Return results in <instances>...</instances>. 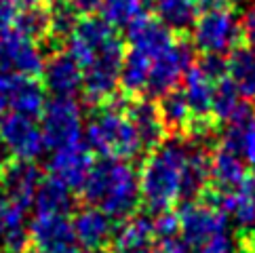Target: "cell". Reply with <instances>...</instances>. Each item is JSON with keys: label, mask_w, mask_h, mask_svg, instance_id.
Returning a JSON list of instances; mask_svg holds the SVG:
<instances>
[{"label": "cell", "mask_w": 255, "mask_h": 253, "mask_svg": "<svg viewBox=\"0 0 255 253\" xmlns=\"http://www.w3.org/2000/svg\"><path fill=\"white\" fill-rule=\"evenodd\" d=\"M190 154V143L171 137L154 146L139 173V198L152 213L169 211L181 201L184 169Z\"/></svg>", "instance_id": "cell-1"}, {"label": "cell", "mask_w": 255, "mask_h": 253, "mask_svg": "<svg viewBox=\"0 0 255 253\" xmlns=\"http://www.w3.org/2000/svg\"><path fill=\"white\" fill-rule=\"evenodd\" d=\"M83 196L91 207H97L112 220H127L137 209L139 175L129 160L104 156L93 162L83 184Z\"/></svg>", "instance_id": "cell-2"}, {"label": "cell", "mask_w": 255, "mask_h": 253, "mask_svg": "<svg viewBox=\"0 0 255 253\" xmlns=\"http://www.w3.org/2000/svg\"><path fill=\"white\" fill-rule=\"evenodd\" d=\"M83 135L87 139V146L99 152L102 156L131 160L143 152L137 133H135L131 121L127 119L125 108L110 99L93 112Z\"/></svg>", "instance_id": "cell-3"}, {"label": "cell", "mask_w": 255, "mask_h": 253, "mask_svg": "<svg viewBox=\"0 0 255 253\" xmlns=\"http://www.w3.org/2000/svg\"><path fill=\"white\" fill-rule=\"evenodd\" d=\"M125 57V44L116 32L102 44L93 47L80 57L78 66L83 68V91L91 104H104L112 99L118 89L121 66Z\"/></svg>", "instance_id": "cell-4"}, {"label": "cell", "mask_w": 255, "mask_h": 253, "mask_svg": "<svg viewBox=\"0 0 255 253\" xmlns=\"http://www.w3.org/2000/svg\"><path fill=\"white\" fill-rule=\"evenodd\" d=\"M241 36V19L220 4L207 6L192 23L194 47L205 55H226L239 44Z\"/></svg>", "instance_id": "cell-5"}, {"label": "cell", "mask_w": 255, "mask_h": 253, "mask_svg": "<svg viewBox=\"0 0 255 253\" xmlns=\"http://www.w3.org/2000/svg\"><path fill=\"white\" fill-rule=\"evenodd\" d=\"M42 139L44 146L57 150L83 141V112L74 97H55L44 102L42 108Z\"/></svg>", "instance_id": "cell-6"}, {"label": "cell", "mask_w": 255, "mask_h": 253, "mask_svg": "<svg viewBox=\"0 0 255 253\" xmlns=\"http://www.w3.org/2000/svg\"><path fill=\"white\" fill-rule=\"evenodd\" d=\"M194 51L184 40H173L169 47L158 53L150 63V76L145 85V93L152 97H160L179 85L186 72L192 68Z\"/></svg>", "instance_id": "cell-7"}, {"label": "cell", "mask_w": 255, "mask_h": 253, "mask_svg": "<svg viewBox=\"0 0 255 253\" xmlns=\"http://www.w3.org/2000/svg\"><path fill=\"white\" fill-rule=\"evenodd\" d=\"M0 143L19 160H34L44 152L40 125L32 116L11 112L0 121Z\"/></svg>", "instance_id": "cell-8"}, {"label": "cell", "mask_w": 255, "mask_h": 253, "mask_svg": "<svg viewBox=\"0 0 255 253\" xmlns=\"http://www.w3.org/2000/svg\"><path fill=\"white\" fill-rule=\"evenodd\" d=\"M224 230H230V224L217 205L188 201L177 213V232L190 247H198L200 243Z\"/></svg>", "instance_id": "cell-9"}, {"label": "cell", "mask_w": 255, "mask_h": 253, "mask_svg": "<svg viewBox=\"0 0 255 253\" xmlns=\"http://www.w3.org/2000/svg\"><path fill=\"white\" fill-rule=\"evenodd\" d=\"M44 66V55L34 40L25 38L17 30L0 34V70L17 76H38Z\"/></svg>", "instance_id": "cell-10"}, {"label": "cell", "mask_w": 255, "mask_h": 253, "mask_svg": "<svg viewBox=\"0 0 255 253\" xmlns=\"http://www.w3.org/2000/svg\"><path fill=\"white\" fill-rule=\"evenodd\" d=\"M28 234L34 241V247L42 253H74L80 247L68 215L36 213V220L28 226Z\"/></svg>", "instance_id": "cell-11"}, {"label": "cell", "mask_w": 255, "mask_h": 253, "mask_svg": "<svg viewBox=\"0 0 255 253\" xmlns=\"http://www.w3.org/2000/svg\"><path fill=\"white\" fill-rule=\"evenodd\" d=\"M91 167H93V156H91V148L85 141L53 150V156L49 160L51 177L59 179L70 190L83 188Z\"/></svg>", "instance_id": "cell-12"}, {"label": "cell", "mask_w": 255, "mask_h": 253, "mask_svg": "<svg viewBox=\"0 0 255 253\" xmlns=\"http://www.w3.org/2000/svg\"><path fill=\"white\" fill-rule=\"evenodd\" d=\"M44 91L55 97H74L83 87V68L68 51L53 53L42 66Z\"/></svg>", "instance_id": "cell-13"}, {"label": "cell", "mask_w": 255, "mask_h": 253, "mask_svg": "<svg viewBox=\"0 0 255 253\" xmlns=\"http://www.w3.org/2000/svg\"><path fill=\"white\" fill-rule=\"evenodd\" d=\"M72 230H74L76 243L85 249L102 251L106 245H110L114 237V220L97 207H87L80 209L74 220H72Z\"/></svg>", "instance_id": "cell-14"}, {"label": "cell", "mask_w": 255, "mask_h": 253, "mask_svg": "<svg viewBox=\"0 0 255 253\" xmlns=\"http://www.w3.org/2000/svg\"><path fill=\"white\" fill-rule=\"evenodd\" d=\"M40 171L34 165V160H19L15 158L2 169L0 184L4 188V194L8 201H13L21 207H32L36 188L40 184Z\"/></svg>", "instance_id": "cell-15"}, {"label": "cell", "mask_w": 255, "mask_h": 253, "mask_svg": "<svg viewBox=\"0 0 255 253\" xmlns=\"http://www.w3.org/2000/svg\"><path fill=\"white\" fill-rule=\"evenodd\" d=\"M215 205L220 209L228 224L239 226L241 230L255 228V184L243 182L232 190H224L215 196Z\"/></svg>", "instance_id": "cell-16"}, {"label": "cell", "mask_w": 255, "mask_h": 253, "mask_svg": "<svg viewBox=\"0 0 255 253\" xmlns=\"http://www.w3.org/2000/svg\"><path fill=\"white\" fill-rule=\"evenodd\" d=\"M112 253H154L156 232L154 224L145 215L125 220V224L112 237Z\"/></svg>", "instance_id": "cell-17"}, {"label": "cell", "mask_w": 255, "mask_h": 253, "mask_svg": "<svg viewBox=\"0 0 255 253\" xmlns=\"http://www.w3.org/2000/svg\"><path fill=\"white\" fill-rule=\"evenodd\" d=\"M127 30H129L131 49L143 53L150 59H154L175 40L167 25H162L158 19H152V17L145 15H139L135 21H131L127 25Z\"/></svg>", "instance_id": "cell-18"}, {"label": "cell", "mask_w": 255, "mask_h": 253, "mask_svg": "<svg viewBox=\"0 0 255 253\" xmlns=\"http://www.w3.org/2000/svg\"><path fill=\"white\" fill-rule=\"evenodd\" d=\"M127 119L131 121L135 133L141 141L143 150H152L154 146H158L165 137V125H162L158 106H154L148 99H137V102H131L125 108Z\"/></svg>", "instance_id": "cell-19"}, {"label": "cell", "mask_w": 255, "mask_h": 253, "mask_svg": "<svg viewBox=\"0 0 255 253\" xmlns=\"http://www.w3.org/2000/svg\"><path fill=\"white\" fill-rule=\"evenodd\" d=\"M181 80H184V91L181 93H184L190 112H192V123H207L211 119V97L215 80L205 74L198 66L190 68Z\"/></svg>", "instance_id": "cell-20"}, {"label": "cell", "mask_w": 255, "mask_h": 253, "mask_svg": "<svg viewBox=\"0 0 255 253\" xmlns=\"http://www.w3.org/2000/svg\"><path fill=\"white\" fill-rule=\"evenodd\" d=\"M25 207L13 201L0 203V243L11 253H23L28 247L30 234L25 222Z\"/></svg>", "instance_id": "cell-21"}, {"label": "cell", "mask_w": 255, "mask_h": 253, "mask_svg": "<svg viewBox=\"0 0 255 253\" xmlns=\"http://www.w3.org/2000/svg\"><path fill=\"white\" fill-rule=\"evenodd\" d=\"M249 106L243 102L241 93L236 91L232 80L224 76L215 80L213 85V97H211V116L220 123H241L249 119Z\"/></svg>", "instance_id": "cell-22"}, {"label": "cell", "mask_w": 255, "mask_h": 253, "mask_svg": "<svg viewBox=\"0 0 255 253\" xmlns=\"http://www.w3.org/2000/svg\"><path fill=\"white\" fill-rule=\"evenodd\" d=\"M47 95L44 87L34 76H11V89H8V108L11 112L23 116H40Z\"/></svg>", "instance_id": "cell-23"}, {"label": "cell", "mask_w": 255, "mask_h": 253, "mask_svg": "<svg viewBox=\"0 0 255 253\" xmlns=\"http://www.w3.org/2000/svg\"><path fill=\"white\" fill-rule=\"evenodd\" d=\"M209 177L220 188V192L241 186L245 182V177H247L245 158L239 152L220 146L213 152V156L209 158Z\"/></svg>", "instance_id": "cell-24"}, {"label": "cell", "mask_w": 255, "mask_h": 253, "mask_svg": "<svg viewBox=\"0 0 255 253\" xmlns=\"http://www.w3.org/2000/svg\"><path fill=\"white\" fill-rule=\"evenodd\" d=\"M226 74L241 97L255 102V47H234L226 63Z\"/></svg>", "instance_id": "cell-25"}, {"label": "cell", "mask_w": 255, "mask_h": 253, "mask_svg": "<svg viewBox=\"0 0 255 253\" xmlns=\"http://www.w3.org/2000/svg\"><path fill=\"white\" fill-rule=\"evenodd\" d=\"M32 205L36 213L68 215L72 207H74V196H72V190L66 184H61L55 177H49V179H40Z\"/></svg>", "instance_id": "cell-26"}, {"label": "cell", "mask_w": 255, "mask_h": 253, "mask_svg": "<svg viewBox=\"0 0 255 253\" xmlns=\"http://www.w3.org/2000/svg\"><path fill=\"white\" fill-rule=\"evenodd\" d=\"M156 19L171 32H186L196 19L194 0H150Z\"/></svg>", "instance_id": "cell-27"}, {"label": "cell", "mask_w": 255, "mask_h": 253, "mask_svg": "<svg viewBox=\"0 0 255 253\" xmlns=\"http://www.w3.org/2000/svg\"><path fill=\"white\" fill-rule=\"evenodd\" d=\"M150 63H152V59L148 55H143V53L135 51V49L125 53L118 85L123 87V91L127 95H139L145 91L148 76H150Z\"/></svg>", "instance_id": "cell-28"}, {"label": "cell", "mask_w": 255, "mask_h": 253, "mask_svg": "<svg viewBox=\"0 0 255 253\" xmlns=\"http://www.w3.org/2000/svg\"><path fill=\"white\" fill-rule=\"evenodd\" d=\"M209 182V156L203 146L190 143V154L184 169V190H181V201H192L196 194L203 192V188Z\"/></svg>", "instance_id": "cell-29"}, {"label": "cell", "mask_w": 255, "mask_h": 253, "mask_svg": "<svg viewBox=\"0 0 255 253\" xmlns=\"http://www.w3.org/2000/svg\"><path fill=\"white\" fill-rule=\"evenodd\" d=\"M13 30H17L21 36L30 40H42L51 36V15L49 8H44L40 4L32 6H21L19 13H15L13 19Z\"/></svg>", "instance_id": "cell-30"}, {"label": "cell", "mask_w": 255, "mask_h": 253, "mask_svg": "<svg viewBox=\"0 0 255 253\" xmlns=\"http://www.w3.org/2000/svg\"><path fill=\"white\" fill-rule=\"evenodd\" d=\"M158 112H160L162 125L169 131H186L192 125V112H190L186 97L181 91H175V89L160 95Z\"/></svg>", "instance_id": "cell-31"}, {"label": "cell", "mask_w": 255, "mask_h": 253, "mask_svg": "<svg viewBox=\"0 0 255 253\" xmlns=\"http://www.w3.org/2000/svg\"><path fill=\"white\" fill-rule=\"evenodd\" d=\"M102 15L108 23L116 25H129L139 15H143V0H102Z\"/></svg>", "instance_id": "cell-32"}, {"label": "cell", "mask_w": 255, "mask_h": 253, "mask_svg": "<svg viewBox=\"0 0 255 253\" xmlns=\"http://www.w3.org/2000/svg\"><path fill=\"white\" fill-rule=\"evenodd\" d=\"M49 15H51V34L57 36V38H68L78 21L76 19L78 13L66 0H57V2L49 8Z\"/></svg>", "instance_id": "cell-33"}, {"label": "cell", "mask_w": 255, "mask_h": 253, "mask_svg": "<svg viewBox=\"0 0 255 253\" xmlns=\"http://www.w3.org/2000/svg\"><path fill=\"white\" fill-rule=\"evenodd\" d=\"M239 152L245 158V162L255 165V114L241 123V133H239Z\"/></svg>", "instance_id": "cell-34"}, {"label": "cell", "mask_w": 255, "mask_h": 253, "mask_svg": "<svg viewBox=\"0 0 255 253\" xmlns=\"http://www.w3.org/2000/svg\"><path fill=\"white\" fill-rule=\"evenodd\" d=\"M196 253H236V243L232 239L230 230H224L213 234L205 243H200L196 247Z\"/></svg>", "instance_id": "cell-35"}, {"label": "cell", "mask_w": 255, "mask_h": 253, "mask_svg": "<svg viewBox=\"0 0 255 253\" xmlns=\"http://www.w3.org/2000/svg\"><path fill=\"white\" fill-rule=\"evenodd\" d=\"M158 218L152 220L154 224V232H156V237L162 239V237H173V234H177V215L169 211H162V213H156Z\"/></svg>", "instance_id": "cell-36"}, {"label": "cell", "mask_w": 255, "mask_h": 253, "mask_svg": "<svg viewBox=\"0 0 255 253\" xmlns=\"http://www.w3.org/2000/svg\"><path fill=\"white\" fill-rule=\"evenodd\" d=\"M154 253H192V251H190V245L184 239L173 234V237L158 239L156 247H154Z\"/></svg>", "instance_id": "cell-37"}, {"label": "cell", "mask_w": 255, "mask_h": 253, "mask_svg": "<svg viewBox=\"0 0 255 253\" xmlns=\"http://www.w3.org/2000/svg\"><path fill=\"white\" fill-rule=\"evenodd\" d=\"M198 68L209 74L213 80L217 78H224L226 76V61H224V55H205L203 61L198 63Z\"/></svg>", "instance_id": "cell-38"}, {"label": "cell", "mask_w": 255, "mask_h": 253, "mask_svg": "<svg viewBox=\"0 0 255 253\" xmlns=\"http://www.w3.org/2000/svg\"><path fill=\"white\" fill-rule=\"evenodd\" d=\"M15 13H17V4L13 0H0V34L13 28Z\"/></svg>", "instance_id": "cell-39"}, {"label": "cell", "mask_w": 255, "mask_h": 253, "mask_svg": "<svg viewBox=\"0 0 255 253\" xmlns=\"http://www.w3.org/2000/svg\"><path fill=\"white\" fill-rule=\"evenodd\" d=\"M241 34L249 40L251 47H255V4H251L245 11L243 19H241Z\"/></svg>", "instance_id": "cell-40"}, {"label": "cell", "mask_w": 255, "mask_h": 253, "mask_svg": "<svg viewBox=\"0 0 255 253\" xmlns=\"http://www.w3.org/2000/svg\"><path fill=\"white\" fill-rule=\"evenodd\" d=\"M66 2L74 8L78 15H93L99 4H102V0H66Z\"/></svg>", "instance_id": "cell-41"}, {"label": "cell", "mask_w": 255, "mask_h": 253, "mask_svg": "<svg viewBox=\"0 0 255 253\" xmlns=\"http://www.w3.org/2000/svg\"><path fill=\"white\" fill-rule=\"evenodd\" d=\"M8 89H11V76L8 72L0 70V114L8 108Z\"/></svg>", "instance_id": "cell-42"}, {"label": "cell", "mask_w": 255, "mask_h": 253, "mask_svg": "<svg viewBox=\"0 0 255 253\" xmlns=\"http://www.w3.org/2000/svg\"><path fill=\"white\" fill-rule=\"evenodd\" d=\"M17 6H32V4H40L42 0H13Z\"/></svg>", "instance_id": "cell-43"}, {"label": "cell", "mask_w": 255, "mask_h": 253, "mask_svg": "<svg viewBox=\"0 0 255 253\" xmlns=\"http://www.w3.org/2000/svg\"><path fill=\"white\" fill-rule=\"evenodd\" d=\"M194 2L203 6H211V4H217V0H194Z\"/></svg>", "instance_id": "cell-44"}, {"label": "cell", "mask_w": 255, "mask_h": 253, "mask_svg": "<svg viewBox=\"0 0 255 253\" xmlns=\"http://www.w3.org/2000/svg\"><path fill=\"white\" fill-rule=\"evenodd\" d=\"M25 253H42V251H40V249H36V247H34V249H28V251H25Z\"/></svg>", "instance_id": "cell-45"}, {"label": "cell", "mask_w": 255, "mask_h": 253, "mask_svg": "<svg viewBox=\"0 0 255 253\" xmlns=\"http://www.w3.org/2000/svg\"><path fill=\"white\" fill-rule=\"evenodd\" d=\"M230 2H239L241 4V2H247V0H230Z\"/></svg>", "instance_id": "cell-46"}, {"label": "cell", "mask_w": 255, "mask_h": 253, "mask_svg": "<svg viewBox=\"0 0 255 253\" xmlns=\"http://www.w3.org/2000/svg\"><path fill=\"white\" fill-rule=\"evenodd\" d=\"M253 230H255V228H253ZM253 247H255V237H253Z\"/></svg>", "instance_id": "cell-47"}, {"label": "cell", "mask_w": 255, "mask_h": 253, "mask_svg": "<svg viewBox=\"0 0 255 253\" xmlns=\"http://www.w3.org/2000/svg\"><path fill=\"white\" fill-rule=\"evenodd\" d=\"M253 184H255V177H253Z\"/></svg>", "instance_id": "cell-48"}]
</instances>
